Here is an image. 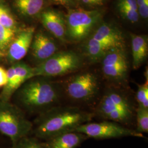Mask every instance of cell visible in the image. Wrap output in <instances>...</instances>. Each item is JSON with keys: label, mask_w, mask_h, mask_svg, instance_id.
Returning <instances> with one entry per match:
<instances>
[{"label": "cell", "mask_w": 148, "mask_h": 148, "mask_svg": "<svg viewBox=\"0 0 148 148\" xmlns=\"http://www.w3.org/2000/svg\"><path fill=\"white\" fill-rule=\"evenodd\" d=\"M61 86L51 78L35 76L16 90V105L34 114H42L58 106L63 96Z\"/></svg>", "instance_id": "6da1fadb"}, {"label": "cell", "mask_w": 148, "mask_h": 148, "mask_svg": "<svg viewBox=\"0 0 148 148\" xmlns=\"http://www.w3.org/2000/svg\"><path fill=\"white\" fill-rule=\"evenodd\" d=\"M7 82L0 93V100L10 101L16 90L34 77V69L22 62L13 64L7 70Z\"/></svg>", "instance_id": "8fae6325"}, {"label": "cell", "mask_w": 148, "mask_h": 148, "mask_svg": "<svg viewBox=\"0 0 148 148\" xmlns=\"http://www.w3.org/2000/svg\"><path fill=\"white\" fill-rule=\"evenodd\" d=\"M101 4V6L104 5L105 3H106L109 0H97Z\"/></svg>", "instance_id": "484cf974"}, {"label": "cell", "mask_w": 148, "mask_h": 148, "mask_svg": "<svg viewBox=\"0 0 148 148\" xmlns=\"http://www.w3.org/2000/svg\"><path fill=\"white\" fill-rule=\"evenodd\" d=\"M84 65L83 56L72 50L58 51L34 67V77H62L76 73Z\"/></svg>", "instance_id": "ba28073f"}, {"label": "cell", "mask_w": 148, "mask_h": 148, "mask_svg": "<svg viewBox=\"0 0 148 148\" xmlns=\"http://www.w3.org/2000/svg\"><path fill=\"white\" fill-rule=\"evenodd\" d=\"M94 113L76 106H56L39 114L32 131L36 138L47 140L58 134L72 132L92 121Z\"/></svg>", "instance_id": "7a4b0ae2"}, {"label": "cell", "mask_w": 148, "mask_h": 148, "mask_svg": "<svg viewBox=\"0 0 148 148\" xmlns=\"http://www.w3.org/2000/svg\"><path fill=\"white\" fill-rule=\"evenodd\" d=\"M34 124L24 111L10 101L0 100V132L9 138L12 147L32 132Z\"/></svg>", "instance_id": "8992f818"}, {"label": "cell", "mask_w": 148, "mask_h": 148, "mask_svg": "<svg viewBox=\"0 0 148 148\" xmlns=\"http://www.w3.org/2000/svg\"><path fill=\"white\" fill-rule=\"evenodd\" d=\"M16 35V29L0 24V49L3 53L7 51Z\"/></svg>", "instance_id": "ac0fdd59"}, {"label": "cell", "mask_w": 148, "mask_h": 148, "mask_svg": "<svg viewBox=\"0 0 148 148\" xmlns=\"http://www.w3.org/2000/svg\"><path fill=\"white\" fill-rule=\"evenodd\" d=\"M99 63L103 76L110 85L127 88L130 66L126 46L111 49Z\"/></svg>", "instance_id": "9c48e42d"}, {"label": "cell", "mask_w": 148, "mask_h": 148, "mask_svg": "<svg viewBox=\"0 0 148 148\" xmlns=\"http://www.w3.org/2000/svg\"><path fill=\"white\" fill-rule=\"evenodd\" d=\"M73 131L81 133L88 138L106 139L126 137L143 138L142 133L137 132L115 122L104 121L100 122H87L76 128Z\"/></svg>", "instance_id": "30bf717a"}, {"label": "cell", "mask_w": 148, "mask_h": 148, "mask_svg": "<svg viewBox=\"0 0 148 148\" xmlns=\"http://www.w3.org/2000/svg\"><path fill=\"white\" fill-rule=\"evenodd\" d=\"M3 56H4V53H3V52L1 51V49H0V58L3 57Z\"/></svg>", "instance_id": "4316f807"}, {"label": "cell", "mask_w": 148, "mask_h": 148, "mask_svg": "<svg viewBox=\"0 0 148 148\" xmlns=\"http://www.w3.org/2000/svg\"><path fill=\"white\" fill-rule=\"evenodd\" d=\"M138 12L140 18L147 19L148 18V0H136Z\"/></svg>", "instance_id": "cb8c5ba5"}, {"label": "cell", "mask_w": 148, "mask_h": 148, "mask_svg": "<svg viewBox=\"0 0 148 148\" xmlns=\"http://www.w3.org/2000/svg\"><path fill=\"white\" fill-rule=\"evenodd\" d=\"M12 148H45L42 143L39 142L37 138L28 136L21 138Z\"/></svg>", "instance_id": "7402d4cb"}, {"label": "cell", "mask_w": 148, "mask_h": 148, "mask_svg": "<svg viewBox=\"0 0 148 148\" xmlns=\"http://www.w3.org/2000/svg\"><path fill=\"white\" fill-rule=\"evenodd\" d=\"M132 67L139 69L147 59L148 55V38L147 35L131 34Z\"/></svg>", "instance_id": "2e32d148"}, {"label": "cell", "mask_w": 148, "mask_h": 148, "mask_svg": "<svg viewBox=\"0 0 148 148\" xmlns=\"http://www.w3.org/2000/svg\"><path fill=\"white\" fill-rule=\"evenodd\" d=\"M137 86L136 99L138 106L148 109V81L146 80L143 84Z\"/></svg>", "instance_id": "44dd1931"}, {"label": "cell", "mask_w": 148, "mask_h": 148, "mask_svg": "<svg viewBox=\"0 0 148 148\" xmlns=\"http://www.w3.org/2000/svg\"><path fill=\"white\" fill-rule=\"evenodd\" d=\"M137 132L140 133L148 132V109L137 106L136 111Z\"/></svg>", "instance_id": "d6986e66"}, {"label": "cell", "mask_w": 148, "mask_h": 148, "mask_svg": "<svg viewBox=\"0 0 148 148\" xmlns=\"http://www.w3.org/2000/svg\"><path fill=\"white\" fill-rule=\"evenodd\" d=\"M88 139L81 133L72 131L48 139L42 144L45 148H77Z\"/></svg>", "instance_id": "9a60e30c"}, {"label": "cell", "mask_w": 148, "mask_h": 148, "mask_svg": "<svg viewBox=\"0 0 148 148\" xmlns=\"http://www.w3.org/2000/svg\"><path fill=\"white\" fill-rule=\"evenodd\" d=\"M0 24L7 27L16 29V20L11 12L4 5H0Z\"/></svg>", "instance_id": "ffe728a7"}, {"label": "cell", "mask_w": 148, "mask_h": 148, "mask_svg": "<svg viewBox=\"0 0 148 148\" xmlns=\"http://www.w3.org/2000/svg\"><path fill=\"white\" fill-rule=\"evenodd\" d=\"M103 15L104 11L100 9L87 10L79 7L68 10L65 16L68 41H85L101 24Z\"/></svg>", "instance_id": "5b68a950"}, {"label": "cell", "mask_w": 148, "mask_h": 148, "mask_svg": "<svg viewBox=\"0 0 148 148\" xmlns=\"http://www.w3.org/2000/svg\"><path fill=\"white\" fill-rule=\"evenodd\" d=\"M43 27L60 42H68L65 16L54 9L45 10L40 15Z\"/></svg>", "instance_id": "5bb4252c"}, {"label": "cell", "mask_w": 148, "mask_h": 148, "mask_svg": "<svg viewBox=\"0 0 148 148\" xmlns=\"http://www.w3.org/2000/svg\"><path fill=\"white\" fill-rule=\"evenodd\" d=\"M30 49L32 57L37 65L57 53L59 47L52 37L42 32H38L34 34Z\"/></svg>", "instance_id": "7c38bea8"}, {"label": "cell", "mask_w": 148, "mask_h": 148, "mask_svg": "<svg viewBox=\"0 0 148 148\" xmlns=\"http://www.w3.org/2000/svg\"><path fill=\"white\" fill-rule=\"evenodd\" d=\"M7 82V70L0 66V87H3Z\"/></svg>", "instance_id": "d4e9b609"}, {"label": "cell", "mask_w": 148, "mask_h": 148, "mask_svg": "<svg viewBox=\"0 0 148 148\" xmlns=\"http://www.w3.org/2000/svg\"><path fill=\"white\" fill-rule=\"evenodd\" d=\"M83 42L82 55L92 63L99 62L111 49L126 46L121 30L109 23H101Z\"/></svg>", "instance_id": "277c9868"}, {"label": "cell", "mask_w": 148, "mask_h": 148, "mask_svg": "<svg viewBox=\"0 0 148 148\" xmlns=\"http://www.w3.org/2000/svg\"><path fill=\"white\" fill-rule=\"evenodd\" d=\"M53 4L61 5L68 10L79 8L76 0H48Z\"/></svg>", "instance_id": "603a6c76"}, {"label": "cell", "mask_w": 148, "mask_h": 148, "mask_svg": "<svg viewBox=\"0 0 148 148\" xmlns=\"http://www.w3.org/2000/svg\"><path fill=\"white\" fill-rule=\"evenodd\" d=\"M60 85L63 93L78 103H89L97 97L100 90V81L91 71L75 73Z\"/></svg>", "instance_id": "52a82bcc"}, {"label": "cell", "mask_w": 148, "mask_h": 148, "mask_svg": "<svg viewBox=\"0 0 148 148\" xmlns=\"http://www.w3.org/2000/svg\"><path fill=\"white\" fill-rule=\"evenodd\" d=\"M123 87L111 85L105 90L97 104L95 113L106 121L129 125L136 117L133 101Z\"/></svg>", "instance_id": "3957f363"}, {"label": "cell", "mask_w": 148, "mask_h": 148, "mask_svg": "<svg viewBox=\"0 0 148 148\" xmlns=\"http://www.w3.org/2000/svg\"><path fill=\"white\" fill-rule=\"evenodd\" d=\"M14 5L22 16L34 18L45 10V0H14Z\"/></svg>", "instance_id": "e0dca14e"}, {"label": "cell", "mask_w": 148, "mask_h": 148, "mask_svg": "<svg viewBox=\"0 0 148 148\" xmlns=\"http://www.w3.org/2000/svg\"><path fill=\"white\" fill-rule=\"evenodd\" d=\"M34 34V27L24 28L16 34L7 49V57L9 62L15 63L25 57L30 50Z\"/></svg>", "instance_id": "4fadbf2b"}]
</instances>
